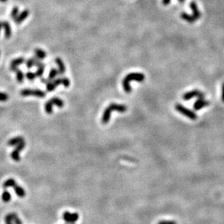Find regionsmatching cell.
I'll list each match as a JSON object with an SVG mask.
<instances>
[{
    "label": "cell",
    "mask_w": 224,
    "mask_h": 224,
    "mask_svg": "<svg viewBox=\"0 0 224 224\" xmlns=\"http://www.w3.org/2000/svg\"><path fill=\"white\" fill-rule=\"evenodd\" d=\"M145 79V76L141 73H129L127 76L124 78L123 81V89L126 93H131V89L130 86V82L131 81H137V82H142Z\"/></svg>",
    "instance_id": "cell-1"
},
{
    "label": "cell",
    "mask_w": 224,
    "mask_h": 224,
    "mask_svg": "<svg viewBox=\"0 0 224 224\" xmlns=\"http://www.w3.org/2000/svg\"><path fill=\"white\" fill-rule=\"evenodd\" d=\"M175 108H176V111L179 112V113H180L181 114H182L183 115H184V116L191 119V120H196V119L197 118V115L194 112L192 111V110L188 109L187 107H186L182 105V104H176L175 106Z\"/></svg>",
    "instance_id": "cell-2"
},
{
    "label": "cell",
    "mask_w": 224,
    "mask_h": 224,
    "mask_svg": "<svg viewBox=\"0 0 224 224\" xmlns=\"http://www.w3.org/2000/svg\"><path fill=\"white\" fill-rule=\"evenodd\" d=\"M20 95L23 97H27V96H36L39 98H44L45 97L46 93L43 91L39 89H23L20 92Z\"/></svg>",
    "instance_id": "cell-3"
},
{
    "label": "cell",
    "mask_w": 224,
    "mask_h": 224,
    "mask_svg": "<svg viewBox=\"0 0 224 224\" xmlns=\"http://www.w3.org/2000/svg\"><path fill=\"white\" fill-rule=\"evenodd\" d=\"M204 96H205V95H204L203 92H200V91L192 90L185 93L184 95H183L182 98L184 100L187 101L192 98H194V97H197L198 99H204Z\"/></svg>",
    "instance_id": "cell-4"
},
{
    "label": "cell",
    "mask_w": 224,
    "mask_h": 224,
    "mask_svg": "<svg viewBox=\"0 0 224 224\" xmlns=\"http://www.w3.org/2000/svg\"><path fill=\"white\" fill-rule=\"evenodd\" d=\"M63 220H65L67 223L72 224L75 223L78 220H79V215L77 213H72L70 212H67V211H65V212H64L63 214Z\"/></svg>",
    "instance_id": "cell-5"
},
{
    "label": "cell",
    "mask_w": 224,
    "mask_h": 224,
    "mask_svg": "<svg viewBox=\"0 0 224 224\" xmlns=\"http://www.w3.org/2000/svg\"><path fill=\"white\" fill-rule=\"evenodd\" d=\"M60 84H62V78H59L57 79H53L48 84H47V90L51 92L54 91Z\"/></svg>",
    "instance_id": "cell-6"
},
{
    "label": "cell",
    "mask_w": 224,
    "mask_h": 224,
    "mask_svg": "<svg viewBox=\"0 0 224 224\" xmlns=\"http://www.w3.org/2000/svg\"><path fill=\"white\" fill-rule=\"evenodd\" d=\"M111 111H116L118 113H125L127 110V107L124 104H119L116 103H111L109 106Z\"/></svg>",
    "instance_id": "cell-7"
},
{
    "label": "cell",
    "mask_w": 224,
    "mask_h": 224,
    "mask_svg": "<svg viewBox=\"0 0 224 224\" xmlns=\"http://www.w3.org/2000/svg\"><path fill=\"white\" fill-rule=\"evenodd\" d=\"M210 104L209 101L204 100V99H198L194 104V109L195 110H200L204 107L208 106Z\"/></svg>",
    "instance_id": "cell-8"
},
{
    "label": "cell",
    "mask_w": 224,
    "mask_h": 224,
    "mask_svg": "<svg viewBox=\"0 0 224 224\" xmlns=\"http://www.w3.org/2000/svg\"><path fill=\"white\" fill-rule=\"evenodd\" d=\"M28 15H29V10H23V11L21 12L20 15H17L15 20H14V21H15V23L20 24L23 21L27 18Z\"/></svg>",
    "instance_id": "cell-9"
},
{
    "label": "cell",
    "mask_w": 224,
    "mask_h": 224,
    "mask_svg": "<svg viewBox=\"0 0 224 224\" xmlns=\"http://www.w3.org/2000/svg\"><path fill=\"white\" fill-rule=\"evenodd\" d=\"M10 70L16 73V77L18 82L22 83L23 81L25 75L22 70H20L17 67H10Z\"/></svg>",
    "instance_id": "cell-10"
},
{
    "label": "cell",
    "mask_w": 224,
    "mask_h": 224,
    "mask_svg": "<svg viewBox=\"0 0 224 224\" xmlns=\"http://www.w3.org/2000/svg\"><path fill=\"white\" fill-rule=\"evenodd\" d=\"M190 8H191V10H192V12H193L192 15L194 17V18L196 19V20H198V19H200L201 17V14H200V12L199 11L198 8H197V3L194 2H191L190 3Z\"/></svg>",
    "instance_id": "cell-11"
},
{
    "label": "cell",
    "mask_w": 224,
    "mask_h": 224,
    "mask_svg": "<svg viewBox=\"0 0 224 224\" xmlns=\"http://www.w3.org/2000/svg\"><path fill=\"white\" fill-rule=\"evenodd\" d=\"M2 28L5 29V36L6 39H9L11 37L12 29L11 26L8 21H2Z\"/></svg>",
    "instance_id": "cell-12"
},
{
    "label": "cell",
    "mask_w": 224,
    "mask_h": 224,
    "mask_svg": "<svg viewBox=\"0 0 224 224\" xmlns=\"http://www.w3.org/2000/svg\"><path fill=\"white\" fill-rule=\"evenodd\" d=\"M111 113L112 111L110 109L109 107H107L104 110L102 117V123L103 124H107V123H109L110 120V117H111Z\"/></svg>",
    "instance_id": "cell-13"
},
{
    "label": "cell",
    "mask_w": 224,
    "mask_h": 224,
    "mask_svg": "<svg viewBox=\"0 0 224 224\" xmlns=\"http://www.w3.org/2000/svg\"><path fill=\"white\" fill-rule=\"evenodd\" d=\"M55 63L57 65H58V72H59V76H63V75L65 73V66L64 65L63 60L60 58H56L55 59Z\"/></svg>",
    "instance_id": "cell-14"
},
{
    "label": "cell",
    "mask_w": 224,
    "mask_h": 224,
    "mask_svg": "<svg viewBox=\"0 0 224 224\" xmlns=\"http://www.w3.org/2000/svg\"><path fill=\"white\" fill-rule=\"evenodd\" d=\"M23 141H24V138L23 136H16V137L10 138L8 142V145L10 146V147H15L16 145L20 144Z\"/></svg>",
    "instance_id": "cell-15"
},
{
    "label": "cell",
    "mask_w": 224,
    "mask_h": 224,
    "mask_svg": "<svg viewBox=\"0 0 224 224\" xmlns=\"http://www.w3.org/2000/svg\"><path fill=\"white\" fill-rule=\"evenodd\" d=\"M181 17L183 20H186V22L189 23H194L196 21V19L194 18V17L192 15H190L189 14L186 13V12H181Z\"/></svg>",
    "instance_id": "cell-16"
},
{
    "label": "cell",
    "mask_w": 224,
    "mask_h": 224,
    "mask_svg": "<svg viewBox=\"0 0 224 224\" xmlns=\"http://www.w3.org/2000/svg\"><path fill=\"white\" fill-rule=\"evenodd\" d=\"M13 188H14V191H15V194L19 197H20V198H23V197H25V196H26V191H25V190L23 187H21V186H18L17 184H16Z\"/></svg>",
    "instance_id": "cell-17"
},
{
    "label": "cell",
    "mask_w": 224,
    "mask_h": 224,
    "mask_svg": "<svg viewBox=\"0 0 224 224\" xmlns=\"http://www.w3.org/2000/svg\"><path fill=\"white\" fill-rule=\"evenodd\" d=\"M34 53L36 57L40 60H44V58H47V53L41 49H36L34 50Z\"/></svg>",
    "instance_id": "cell-18"
},
{
    "label": "cell",
    "mask_w": 224,
    "mask_h": 224,
    "mask_svg": "<svg viewBox=\"0 0 224 224\" xmlns=\"http://www.w3.org/2000/svg\"><path fill=\"white\" fill-rule=\"evenodd\" d=\"M49 100H50V102L51 103H52L53 105L58 106V107H63L64 106L63 100H62L61 99L58 98V97H54L51 99H49Z\"/></svg>",
    "instance_id": "cell-19"
},
{
    "label": "cell",
    "mask_w": 224,
    "mask_h": 224,
    "mask_svg": "<svg viewBox=\"0 0 224 224\" xmlns=\"http://www.w3.org/2000/svg\"><path fill=\"white\" fill-rule=\"evenodd\" d=\"M17 184V182L14 179H8L5 181L3 184V187L5 189H8L9 187H14Z\"/></svg>",
    "instance_id": "cell-20"
},
{
    "label": "cell",
    "mask_w": 224,
    "mask_h": 224,
    "mask_svg": "<svg viewBox=\"0 0 224 224\" xmlns=\"http://www.w3.org/2000/svg\"><path fill=\"white\" fill-rule=\"evenodd\" d=\"M26 62V60L23 58H18L17 59L13 60L11 62V65H10V67H17L18 65H21V64L25 63Z\"/></svg>",
    "instance_id": "cell-21"
},
{
    "label": "cell",
    "mask_w": 224,
    "mask_h": 224,
    "mask_svg": "<svg viewBox=\"0 0 224 224\" xmlns=\"http://www.w3.org/2000/svg\"><path fill=\"white\" fill-rule=\"evenodd\" d=\"M11 199L12 197L10 193L8 191H7V190H5V191H3L2 194V200L3 202H5V203H8V202H9L11 200Z\"/></svg>",
    "instance_id": "cell-22"
},
{
    "label": "cell",
    "mask_w": 224,
    "mask_h": 224,
    "mask_svg": "<svg viewBox=\"0 0 224 224\" xmlns=\"http://www.w3.org/2000/svg\"><path fill=\"white\" fill-rule=\"evenodd\" d=\"M53 104L50 102V100L47 101V103L44 105V110H45V112L47 113V114H51L53 112Z\"/></svg>",
    "instance_id": "cell-23"
},
{
    "label": "cell",
    "mask_w": 224,
    "mask_h": 224,
    "mask_svg": "<svg viewBox=\"0 0 224 224\" xmlns=\"http://www.w3.org/2000/svg\"><path fill=\"white\" fill-rule=\"evenodd\" d=\"M10 216H11L12 222H13L14 223H15V224H23L22 220L20 219V218L17 216V215L15 213H10Z\"/></svg>",
    "instance_id": "cell-24"
},
{
    "label": "cell",
    "mask_w": 224,
    "mask_h": 224,
    "mask_svg": "<svg viewBox=\"0 0 224 224\" xmlns=\"http://www.w3.org/2000/svg\"><path fill=\"white\" fill-rule=\"evenodd\" d=\"M57 76H59L58 69L52 68L50 71H49V77H48V79H49V80H51V81H52V80L54 79Z\"/></svg>",
    "instance_id": "cell-25"
},
{
    "label": "cell",
    "mask_w": 224,
    "mask_h": 224,
    "mask_svg": "<svg viewBox=\"0 0 224 224\" xmlns=\"http://www.w3.org/2000/svg\"><path fill=\"white\" fill-rule=\"evenodd\" d=\"M10 156H11V158L12 160H13L14 161L19 162L20 160V152H17V151H15V149H14V150L11 152V154H10Z\"/></svg>",
    "instance_id": "cell-26"
},
{
    "label": "cell",
    "mask_w": 224,
    "mask_h": 224,
    "mask_svg": "<svg viewBox=\"0 0 224 224\" xmlns=\"http://www.w3.org/2000/svg\"><path fill=\"white\" fill-rule=\"evenodd\" d=\"M25 147H26V142H25V141H23V142H21L20 144H18L17 145H16L15 148L14 149H15V151H17V152H20L21 151H22L23 149L25 148Z\"/></svg>",
    "instance_id": "cell-27"
},
{
    "label": "cell",
    "mask_w": 224,
    "mask_h": 224,
    "mask_svg": "<svg viewBox=\"0 0 224 224\" xmlns=\"http://www.w3.org/2000/svg\"><path fill=\"white\" fill-rule=\"evenodd\" d=\"M18 12H19L18 8H17V7H15V8H14L13 9H12L11 14H10V17H11L13 20H15V19L16 18V17L18 15Z\"/></svg>",
    "instance_id": "cell-28"
},
{
    "label": "cell",
    "mask_w": 224,
    "mask_h": 224,
    "mask_svg": "<svg viewBox=\"0 0 224 224\" xmlns=\"http://www.w3.org/2000/svg\"><path fill=\"white\" fill-rule=\"evenodd\" d=\"M26 77L31 81H33L35 80L36 78V76L35 73H32V72H27L26 73Z\"/></svg>",
    "instance_id": "cell-29"
},
{
    "label": "cell",
    "mask_w": 224,
    "mask_h": 224,
    "mask_svg": "<svg viewBox=\"0 0 224 224\" xmlns=\"http://www.w3.org/2000/svg\"><path fill=\"white\" fill-rule=\"evenodd\" d=\"M62 84L63 85L65 88H68L70 86V81L69 79H67L66 77H63L62 78Z\"/></svg>",
    "instance_id": "cell-30"
},
{
    "label": "cell",
    "mask_w": 224,
    "mask_h": 224,
    "mask_svg": "<svg viewBox=\"0 0 224 224\" xmlns=\"http://www.w3.org/2000/svg\"><path fill=\"white\" fill-rule=\"evenodd\" d=\"M44 67H38V68H37V70L36 71L35 73L36 77H42L44 74Z\"/></svg>",
    "instance_id": "cell-31"
},
{
    "label": "cell",
    "mask_w": 224,
    "mask_h": 224,
    "mask_svg": "<svg viewBox=\"0 0 224 224\" xmlns=\"http://www.w3.org/2000/svg\"><path fill=\"white\" fill-rule=\"evenodd\" d=\"M9 99V96L6 93L0 92V101L1 102H6Z\"/></svg>",
    "instance_id": "cell-32"
},
{
    "label": "cell",
    "mask_w": 224,
    "mask_h": 224,
    "mask_svg": "<svg viewBox=\"0 0 224 224\" xmlns=\"http://www.w3.org/2000/svg\"><path fill=\"white\" fill-rule=\"evenodd\" d=\"M25 63H26V67H27L28 69L31 68L32 67L34 66V64H33V59H32V58H31V59H28V60H26V61L25 62Z\"/></svg>",
    "instance_id": "cell-33"
},
{
    "label": "cell",
    "mask_w": 224,
    "mask_h": 224,
    "mask_svg": "<svg viewBox=\"0 0 224 224\" xmlns=\"http://www.w3.org/2000/svg\"><path fill=\"white\" fill-rule=\"evenodd\" d=\"M5 223L6 224H13V222H12V220L10 214H8L6 216H5Z\"/></svg>",
    "instance_id": "cell-34"
},
{
    "label": "cell",
    "mask_w": 224,
    "mask_h": 224,
    "mask_svg": "<svg viewBox=\"0 0 224 224\" xmlns=\"http://www.w3.org/2000/svg\"><path fill=\"white\" fill-rule=\"evenodd\" d=\"M157 224H177L176 222L173 221V220H162L159 222Z\"/></svg>",
    "instance_id": "cell-35"
},
{
    "label": "cell",
    "mask_w": 224,
    "mask_h": 224,
    "mask_svg": "<svg viewBox=\"0 0 224 224\" xmlns=\"http://www.w3.org/2000/svg\"><path fill=\"white\" fill-rule=\"evenodd\" d=\"M179 2L181 3H183V2H184L185 0H179ZM170 2V0H163V4L165 5V6L169 5Z\"/></svg>",
    "instance_id": "cell-36"
},
{
    "label": "cell",
    "mask_w": 224,
    "mask_h": 224,
    "mask_svg": "<svg viewBox=\"0 0 224 224\" xmlns=\"http://www.w3.org/2000/svg\"><path fill=\"white\" fill-rule=\"evenodd\" d=\"M41 81H42V83H46V84H48V83L50 82L51 80H49V79H42V80H41Z\"/></svg>",
    "instance_id": "cell-37"
},
{
    "label": "cell",
    "mask_w": 224,
    "mask_h": 224,
    "mask_svg": "<svg viewBox=\"0 0 224 224\" xmlns=\"http://www.w3.org/2000/svg\"><path fill=\"white\" fill-rule=\"evenodd\" d=\"M221 99L224 102V83L222 85V95H221Z\"/></svg>",
    "instance_id": "cell-38"
},
{
    "label": "cell",
    "mask_w": 224,
    "mask_h": 224,
    "mask_svg": "<svg viewBox=\"0 0 224 224\" xmlns=\"http://www.w3.org/2000/svg\"><path fill=\"white\" fill-rule=\"evenodd\" d=\"M2 28V21H0V32H1Z\"/></svg>",
    "instance_id": "cell-39"
},
{
    "label": "cell",
    "mask_w": 224,
    "mask_h": 224,
    "mask_svg": "<svg viewBox=\"0 0 224 224\" xmlns=\"http://www.w3.org/2000/svg\"><path fill=\"white\" fill-rule=\"evenodd\" d=\"M7 1H8V0H0V2H6Z\"/></svg>",
    "instance_id": "cell-40"
},
{
    "label": "cell",
    "mask_w": 224,
    "mask_h": 224,
    "mask_svg": "<svg viewBox=\"0 0 224 224\" xmlns=\"http://www.w3.org/2000/svg\"><path fill=\"white\" fill-rule=\"evenodd\" d=\"M72 224H75V223H72Z\"/></svg>",
    "instance_id": "cell-41"
}]
</instances>
